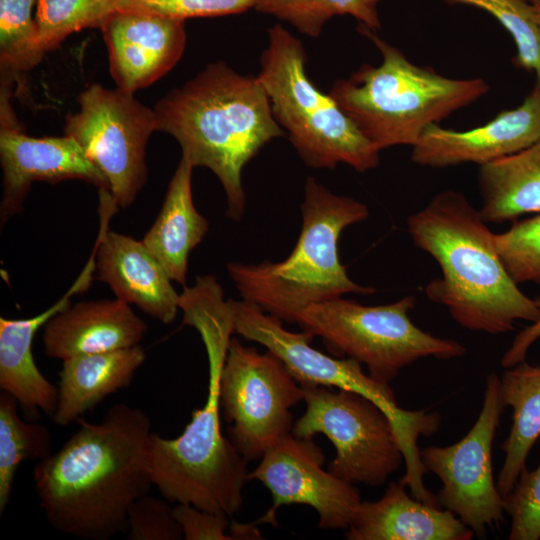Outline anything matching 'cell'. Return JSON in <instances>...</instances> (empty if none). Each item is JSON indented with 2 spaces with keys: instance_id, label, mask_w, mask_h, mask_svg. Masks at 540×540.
I'll return each instance as SVG.
<instances>
[{
  "instance_id": "d4e9b609",
  "label": "cell",
  "mask_w": 540,
  "mask_h": 540,
  "mask_svg": "<svg viewBox=\"0 0 540 540\" xmlns=\"http://www.w3.org/2000/svg\"><path fill=\"white\" fill-rule=\"evenodd\" d=\"M500 393L504 406L513 410L509 435L501 445L505 457L496 480L504 497L526 468L528 455L540 437V366L522 361L505 368Z\"/></svg>"
},
{
  "instance_id": "e0dca14e",
  "label": "cell",
  "mask_w": 540,
  "mask_h": 540,
  "mask_svg": "<svg viewBox=\"0 0 540 540\" xmlns=\"http://www.w3.org/2000/svg\"><path fill=\"white\" fill-rule=\"evenodd\" d=\"M540 139V84L514 109L501 111L476 128L456 131L429 125L412 146L411 161L422 167L486 165L515 154Z\"/></svg>"
},
{
  "instance_id": "74e56055",
  "label": "cell",
  "mask_w": 540,
  "mask_h": 540,
  "mask_svg": "<svg viewBox=\"0 0 540 540\" xmlns=\"http://www.w3.org/2000/svg\"><path fill=\"white\" fill-rule=\"evenodd\" d=\"M527 1H529V0H527Z\"/></svg>"
},
{
  "instance_id": "7402d4cb",
  "label": "cell",
  "mask_w": 540,
  "mask_h": 540,
  "mask_svg": "<svg viewBox=\"0 0 540 540\" xmlns=\"http://www.w3.org/2000/svg\"><path fill=\"white\" fill-rule=\"evenodd\" d=\"M145 360L140 345L63 360L53 421L68 426L107 396L127 387Z\"/></svg>"
},
{
  "instance_id": "603a6c76",
  "label": "cell",
  "mask_w": 540,
  "mask_h": 540,
  "mask_svg": "<svg viewBox=\"0 0 540 540\" xmlns=\"http://www.w3.org/2000/svg\"><path fill=\"white\" fill-rule=\"evenodd\" d=\"M194 166L181 156L161 210L142 241L164 266L170 278L185 286L191 251L209 230L208 220L193 202Z\"/></svg>"
},
{
  "instance_id": "3957f363",
  "label": "cell",
  "mask_w": 540,
  "mask_h": 540,
  "mask_svg": "<svg viewBox=\"0 0 540 540\" xmlns=\"http://www.w3.org/2000/svg\"><path fill=\"white\" fill-rule=\"evenodd\" d=\"M407 227L415 246L442 272L427 284L426 296L445 306L461 327L499 335L520 320L539 318L536 300L511 278L496 250L495 234L462 192L437 193L407 218Z\"/></svg>"
},
{
  "instance_id": "44dd1931",
  "label": "cell",
  "mask_w": 540,
  "mask_h": 540,
  "mask_svg": "<svg viewBox=\"0 0 540 540\" xmlns=\"http://www.w3.org/2000/svg\"><path fill=\"white\" fill-rule=\"evenodd\" d=\"M86 289V282L77 278L60 300L40 314L27 319L0 318V389L14 396L29 415L41 410L52 418L58 403V387L35 363L33 339L50 318L70 305L74 294Z\"/></svg>"
},
{
  "instance_id": "8d00e7d4",
  "label": "cell",
  "mask_w": 540,
  "mask_h": 540,
  "mask_svg": "<svg viewBox=\"0 0 540 540\" xmlns=\"http://www.w3.org/2000/svg\"><path fill=\"white\" fill-rule=\"evenodd\" d=\"M529 2L532 4L534 8L539 24H540V0H529Z\"/></svg>"
},
{
  "instance_id": "7a4b0ae2",
  "label": "cell",
  "mask_w": 540,
  "mask_h": 540,
  "mask_svg": "<svg viewBox=\"0 0 540 540\" xmlns=\"http://www.w3.org/2000/svg\"><path fill=\"white\" fill-rule=\"evenodd\" d=\"M183 323L200 334L208 357V392L181 435L152 433L149 466L153 484L169 502L232 516L242 505L247 461L220 426L219 380L233 332L232 316L218 287H202L181 302Z\"/></svg>"
},
{
  "instance_id": "cb8c5ba5",
  "label": "cell",
  "mask_w": 540,
  "mask_h": 540,
  "mask_svg": "<svg viewBox=\"0 0 540 540\" xmlns=\"http://www.w3.org/2000/svg\"><path fill=\"white\" fill-rule=\"evenodd\" d=\"M483 220L501 224L540 213V139L524 150L480 166Z\"/></svg>"
},
{
  "instance_id": "9a60e30c",
  "label": "cell",
  "mask_w": 540,
  "mask_h": 540,
  "mask_svg": "<svg viewBox=\"0 0 540 540\" xmlns=\"http://www.w3.org/2000/svg\"><path fill=\"white\" fill-rule=\"evenodd\" d=\"M0 161L3 193L0 222L18 214L35 181L78 179L109 190L104 174L71 137H32L17 123L10 104L0 105Z\"/></svg>"
},
{
  "instance_id": "d6986e66",
  "label": "cell",
  "mask_w": 540,
  "mask_h": 540,
  "mask_svg": "<svg viewBox=\"0 0 540 540\" xmlns=\"http://www.w3.org/2000/svg\"><path fill=\"white\" fill-rule=\"evenodd\" d=\"M147 325L126 302L84 301L67 306L43 326L45 354L65 360L139 345Z\"/></svg>"
},
{
  "instance_id": "d6a6232c",
  "label": "cell",
  "mask_w": 540,
  "mask_h": 540,
  "mask_svg": "<svg viewBox=\"0 0 540 540\" xmlns=\"http://www.w3.org/2000/svg\"><path fill=\"white\" fill-rule=\"evenodd\" d=\"M503 506L511 517L509 540L540 539V465L521 472Z\"/></svg>"
},
{
  "instance_id": "30bf717a",
  "label": "cell",
  "mask_w": 540,
  "mask_h": 540,
  "mask_svg": "<svg viewBox=\"0 0 540 540\" xmlns=\"http://www.w3.org/2000/svg\"><path fill=\"white\" fill-rule=\"evenodd\" d=\"M306 404L291 433L301 438L325 435L336 449L328 470L349 483L383 485L404 462L388 415L362 394L325 386L301 385Z\"/></svg>"
},
{
  "instance_id": "8992f818",
  "label": "cell",
  "mask_w": 540,
  "mask_h": 540,
  "mask_svg": "<svg viewBox=\"0 0 540 540\" xmlns=\"http://www.w3.org/2000/svg\"><path fill=\"white\" fill-rule=\"evenodd\" d=\"M357 30L379 50L378 66L361 65L350 77L336 80L329 95L379 151L413 146L423 131L489 92L480 77L454 79L431 67L412 63L376 31Z\"/></svg>"
},
{
  "instance_id": "6da1fadb",
  "label": "cell",
  "mask_w": 540,
  "mask_h": 540,
  "mask_svg": "<svg viewBox=\"0 0 540 540\" xmlns=\"http://www.w3.org/2000/svg\"><path fill=\"white\" fill-rule=\"evenodd\" d=\"M151 422L138 407L113 405L99 423L79 429L34 467V488L48 523L85 540L126 531L132 504L154 485Z\"/></svg>"
},
{
  "instance_id": "2e32d148",
  "label": "cell",
  "mask_w": 540,
  "mask_h": 540,
  "mask_svg": "<svg viewBox=\"0 0 540 540\" xmlns=\"http://www.w3.org/2000/svg\"><path fill=\"white\" fill-rule=\"evenodd\" d=\"M100 229L96 246L97 279L107 283L116 298L169 324L180 309V295L164 266L142 240L108 229L119 208L107 189H99Z\"/></svg>"
},
{
  "instance_id": "836d02e7",
  "label": "cell",
  "mask_w": 540,
  "mask_h": 540,
  "mask_svg": "<svg viewBox=\"0 0 540 540\" xmlns=\"http://www.w3.org/2000/svg\"><path fill=\"white\" fill-rule=\"evenodd\" d=\"M166 500V499H165ZM163 499L148 494L136 500L127 517L130 540H178L183 538L173 508Z\"/></svg>"
},
{
  "instance_id": "7c38bea8",
  "label": "cell",
  "mask_w": 540,
  "mask_h": 540,
  "mask_svg": "<svg viewBox=\"0 0 540 540\" xmlns=\"http://www.w3.org/2000/svg\"><path fill=\"white\" fill-rule=\"evenodd\" d=\"M303 400L301 385L271 351L231 338L219 380V401L229 439L248 462L262 457L292 431L291 407Z\"/></svg>"
},
{
  "instance_id": "5b68a950",
  "label": "cell",
  "mask_w": 540,
  "mask_h": 540,
  "mask_svg": "<svg viewBox=\"0 0 540 540\" xmlns=\"http://www.w3.org/2000/svg\"><path fill=\"white\" fill-rule=\"evenodd\" d=\"M301 216L297 243L283 261L227 264L243 300L288 323H297L302 311L312 304L348 293L366 296L376 292L373 286L360 285L349 277L338 253L341 233L367 219L368 206L337 195L308 177Z\"/></svg>"
},
{
  "instance_id": "5bb4252c",
  "label": "cell",
  "mask_w": 540,
  "mask_h": 540,
  "mask_svg": "<svg viewBox=\"0 0 540 540\" xmlns=\"http://www.w3.org/2000/svg\"><path fill=\"white\" fill-rule=\"evenodd\" d=\"M247 480L261 482L271 493L273 505L257 523L276 526L282 505L311 506L321 529H347L360 505L354 484L323 468L325 456L312 438L288 433L270 446Z\"/></svg>"
},
{
  "instance_id": "4dcf8cb0",
  "label": "cell",
  "mask_w": 540,
  "mask_h": 540,
  "mask_svg": "<svg viewBox=\"0 0 540 540\" xmlns=\"http://www.w3.org/2000/svg\"><path fill=\"white\" fill-rule=\"evenodd\" d=\"M495 246L505 269L518 285L540 284V213L515 220L506 231L495 234Z\"/></svg>"
},
{
  "instance_id": "277c9868",
  "label": "cell",
  "mask_w": 540,
  "mask_h": 540,
  "mask_svg": "<svg viewBox=\"0 0 540 540\" xmlns=\"http://www.w3.org/2000/svg\"><path fill=\"white\" fill-rule=\"evenodd\" d=\"M154 110L159 131L177 140L181 156L217 176L226 194V215L240 221L246 205L243 168L285 134L258 77L217 61L168 92Z\"/></svg>"
},
{
  "instance_id": "83f0119b",
  "label": "cell",
  "mask_w": 540,
  "mask_h": 540,
  "mask_svg": "<svg viewBox=\"0 0 540 540\" xmlns=\"http://www.w3.org/2000/svg\"><path fill=\"white\" fill-rule=\"evenodd\" d=\"M36 0H0V63L2 81L35 67L43 58L33 8Z\"/></svg>"
},
{
  "instance_id": "ffe728a7",
  "label": "cell",
  "mask_w": 540,
  "mask_h": 540,
  "mask_svg": "<svg viewBox=\"0 0 540 540\" xmlns=\"http://www.w3.org/2000/svg\"><path fill=\"white\" fill-rule=\"evenodd\" d=\"M400 480L377 501L361 502L346 529L348 540H470L475 535L455 514L422 502Z\"/></svg>"
},
{
  "instance_id": "9c48e42d",
  "label": "cell",
  "mask_w": 540,
  "mask_h": 540,
  "mask_svg": "<svg viewBox=\"0 0 540 540\" xmlns=\"http://www.w3.org/2000/svg\"><path fill=\"white\" fill-rule=\"evenodd\" d=\"M227 303L234 334L257 342L274 353L300 385L350 390L378 405L390 418L406 459L418 458L420 436L429 437L439 430L441 416L437 412L401 408L389 383L379 382L364 373L360 362L335 358L313 348L312 334L285 329L282 320L254 303L243 299H229Z\"/></svg>"
},
{
  "instance_id": "4fadbf2b",
  "label": "cell",
  "mask_w": 540,
  "mask_h": 540,
  "mask_svg": "<svg viewBox=\"0 0 540 540\" xmlns=\"http://www.w3.org/2000/svg\"><path fill=\"white\" fill-rule=\"evenodd\" d=\"M506 407L500 393V377L486 376L483 405L472 428L449 446L420 449L427 472L442 482L438 504L455 514L478 537L486 528L504 520L503 497L492 470V443Z\"/></svg>"
},
{
  "instance_id": "ac0fdd59",
  "label": "cell",
  "mask_w": 540,
  "mask_h": 540,
  "mask_svg": "<svg viewBox=\"0 0 540 540\" xmlns=\"http://www.w3.org/2000/svg\"><path fill=\"white\" fill-rule=\"evenodd\" d=\"M116 87L134 94L167 74L186 46L185 21L114 11L100 28Z\"/></svg>"
},
{
  "instance_id": "52a82bcc",
  "label": "cell",
  "mask_w": 540,
  "mask_h": 540,
  "mask_svg": "<svg viewBox=\"0 0 540 540\" xmlns=\"http://www.w3.org/2000/svg\"><path fill=\"white\" fill-rule=\"evenodd\" d=\"M302 42L281 24L268 30V45L257 75L273 116L287 132L303 162L312 168L334 169L339 163L363 173L380 164V151L328 94L306 73Z\"/></svg>"
},
{
  "instance_id": "f546056e",
  "label": "cell",
  "mask_w": 540,
  "mask_h": 540,
  "mask_svg": "<svg viewBox=\"0 0 540 540\" xmlns=\"http://www.w3.org/2000/svg\"><path fill=\"white\" fill-rule=\"evenodd\" d=\"M452 5H467L492 15L512 36L517 67L533 72L540 84V24L527 0H445Z\"/></svg>"
},
{
  "instance_id": "ba28073f",
  "label": "cell",
  "mask_w": 540,
  "mask_h": 540,
  "mask_svg": "<svg viewBox=\"0 0 540 540\" xmlns=\"http://www.w3.org/2000/svg\"><path fill=\"white\" fill-rule=\"evenodd\" d=\"M415 304L414 295L379 306L339 297L308 306L297 324L321 337L337 357L354 359L367 367L372 378L390 383L420 359L450 360L467 352L461 343L416 326L409 316Z\"/></svg>"
},
{
  "instance_id": "d590c367",
  "label": "cell",
  "mask_w": 540,
  "mask_h": 540,
  "mask_svg": "<svg viewBox=\"0 0 540 540\" xmlns=\"http://www.w3.org/2000/svg\"><path fill=\"white\" fill-rule=\"evenodd\" d=\"M540 311V298L536 299ZM540 338V316L529 326L522 329L513 339L501 358L503 368H510L525 361L530 347Z\"/></svg>"
},
{
  "instance_id": "1f68e13d",
  "label": "cell",
  "mask_w": 540,
  "mask_h": 540,
  "mask_svg": "<svg viewBox=\"0 0 540 540\" xmlns=\"http://www.w3.org/2000/svg\"><path fill=\"white\" fill-rule=\"evenodd\" d=\"M255 2L256 0H113L115 11L151 14L182 21L243 13L254 8Z\"/></svg>"
},
{
  "instance_id": "f1b7e54d",
  "label": "cell",
  "mask_w": 540,
  "mask_h": 540,
  "mask_svg": "<svg viewBox=\"0 0 540 540\" xmlns=\"http://www.w3.org/2000/svg\"><path fill=\"white\" fill-rule=\"evenodd\" d=\"M114 11L113 0H36L34 17L40 50L45 55L75 32L100 28Z\"/></svg>"
},
{
  "instance_id": "8fae6325",
  "label": "cell",
  "mask_w": 540,
  "mask_h": 540,
  "mask_svg": "<svg viewBox=\"0 0 540 540\" xmlns=\"http://www.w3.org/2000/svg\"><path fill=\"white\" fill-rule=\"evenodd\" d=\"M64 135L73 138L104 174L119 208L129 207L147 180L146 145L159 131L156 112L118 87L92 84L77 97Z\"/></svg>"
},
{
  "instance_id": "e575fe53",
  "label": "cell",
  "mask_w": 540,
  "mask_h": 540,
  "mask_svg": "<svg viewBox=\"0 0 540 540\" xmlns=\"http://www.w3.org/2000/svg\"><path fill=\"white\" fill-rule=\"evenodd\" d=\"M173 514L186 540H229L227 515L199 509L190 504H178Z\"/></svg>"
},
{
  "instance_id": "484cf974",
  "label": "cell",
  "mask_w": 540,
  "mask_h": 540,
  "mask_svg": "<svg viewBox=\"0 0 540 540\" xmlns=\"http://www.w3.org/2000/svg\"><path fill=\"white\" fill-rule=\"evenodd\" d=\"M18 401L8 392L0 393V514L11 498L19 465L26 460L41 461L52 453V437L47 427L29 423L18 414Z\"/></svg>"
},
{
  "instance_id": "4316f807",
  "label": "cell",
  "mask_w": 540,
  "mask_h": 540,
  "mask_svg": "<svg viewBox=\"0 0 540 540\" xmlns=\"http://www.w3.org/2000/svg\"><path fill=\"white\" fill-rule=\"evenodd\" d=\"M382 0H256L254 9L286 21L300 33L317 38L334 16L350 15L359 25L381 28L378 5Z\"/></svg>"
}]
</instances>
